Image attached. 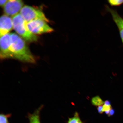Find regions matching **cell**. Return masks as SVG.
<instances>
[{
  "instance_id": "e0dca14e",
  "label": "cell",
  "mask_w": 123,
  "mask_h": 123,
  "mask_svg": "<svg viewBox=\"0 0 123 123\" xmlns=\"http://www.w3.org/2000/svg\"><path fill=\"white\" fill-rule=\"evenodd\" d=\"M115 110L114 109H111V110H110V113H109V114L108 115V117H110L111 116H113L115 113Z\"/></svg>"
},
{
  "instance_id": "9a60e30c",
  "label": "cell",
  "mask_w": 123,
  "mask_h": 123,
  "mask_svg": "<svg viewBox=\"0 0 123 123\" xmlns=\"http://www.w3.org/2000/svg\"><path fill=\"white\" fill-rule=\"evenodd\" d=\"M8 1V0H0V5L1 6L4 7Z\"/></svg>"
},
{
  "instance_id": "ba28073f",
  "label": "cell",
  "mask_w": 123,
  "mask_h": 123,
  "mask_svg": "<svg viewBox=\"0 0 123 123\" xmlns=\"http://www.w3.org/2000/svg\"><path fill=\"white\" fill-rule=\"evenodd\" d=\"M106 10L109 12L112 15L114 21L117 26L119 31L121 39L123 43V19L118 14L116 11L113 9L110 8L108 6H105Z\"/></svg>"
},
{
  "instance_id": "30bf717a",
  "label": "cell",
  "mask_w": 123,
  "mask_h": 123,
  "mask_svg": "<svg viewBox=\"0 0 123 123\" xmlns=\"http://www.w3.org/2000/svg\"><path fill=\"white\" fill-rule=\"evenodd\" d=\"M92 104L93 105L99 106L102 105L104 102L99 96L93 97L91 99Z\"/></svg>"
},
{
  "instance_id": "8fae6325",
  "label": "cell",
  "mask_w": 123,
  "mask_h": 123,
  "mask_svg": "<svg viewBox=\"0 0 123 123\" xmlns=\"http://www.w3.org/2000/svg\"><path fill=\"white\" fill-rule=\"evenodd\" d=\"M67 123H83L77 112L75 113L73 117L69 118Z\"/></svg>"
},
{
  "instance_id": "5bb4252c",
  "label": "cell",
  "mask_w": 123,
  "mask_h": 123,
  "mask_svg": "<svg viewBox=\"0 0 123 123\" xmlns=\"http://www.w3.org/2000/svg\"><path fill=\"white\" fill-rule=\"evenodd\" d=\"M112 107L111 105L110 106H107L104 104L103 106V112H105L108 111H110L112 109Z\"/></svg>"
},
{
  "instance_id": "7a4b0ae2",
  "label": "cell",
  "mask_w": 123,
  "mask_h": 123,
  "mask_svg": "<svg viewBox=\"0 0 123 123\" xmlns=\"http://www.w3.org/2000/svg\"><path fill=\"white\" fill-rule=\"evenodd\" d=\"M12 20L13 29L26 41L32 42L37 41L38 37L29 30L27 26V22L20 13L13 17Z\"/></svg>"
},
{
  "instance_id": "52a82bcc",
  "label": "cell",
  "mask_w": 123,
  "mask_h": 123,
  "mask_svg": "<svg viewBox=\"0 0 123 123\" xmlns=\"http://www.w3.org/2000/svg\"><path fill=\"white\" fill-rule=\"evenodd\" d=\"M13 28L12 19L6 15H2L0 18V36L8 33Z\"/></svg>"
},
{
  "instance_id": "9c48e42d",
  "label": "cell",
  "mask_w": 123,
  "mask_h": 123,
  "mask_svg": "<svg viewBox=\"0 0 123 123\" xmlns=\"http://www.w3.org/2000/svg\"><path fill=\"white\" fill-rule=\"evenodd\" d=\"M43 107V105H41L33 113L29 114L27 118L29 120V123H41L40 113Z\"/></svg>"
},
{
  "instance_id": "3957f363",
  "label": "cell",
  "mask_w": 123,
  "mask_h": 123,
  "mask_svg": "<svg viewBox=\"0 0 123 123\" xmlns=\"http://www.w3.org/2000/svg\"><path fill=\"white\" fill-rule=\"evenodd\" d=\"M20 14L27 23L37 19L42 20L47 22L49 21L42 12L30 6L23 7Z\"/></svg>"
},
{
  "instance_id": "4fadbf2b",
  "label": "cell",
  "mask_w": 123,
  "mask_h": 123,
  "mask_svg": "<svg viewBox=\"0 0 123 123\" xmlns=\"http://www.w3.org/2000/svg\"><path fill=\"white\" fill-rule=\"evenodd\" d=\"M108 2L112 6H118L123 3V0H109Z\"/></svg>"
},
{
  "instance_id": "7c38bea8",
  "label": "cell",
  "mask_w": 123,
  "mask_h": 123,
  "mask_svg": "<svg viewBox=\"0 0 123 123\" xmlns=\"http://www.w3.org/2000/svg\"><path fill=\"white\" fill-rule=\"evenodd\" d=\"M11 114H1L0 115V123H10L8 119L11 117Z\"/></svg>"
},
{
  "instance_id": "6da1fadb",
  "label": "cell",
  "mask_w": 123,
  "mask_h": 123,
  "mask_svg": "<svg viewBox=\"0 0 123 123\" xmlns=\"http://www.w3.org/2000/svg\"><path fill=\"white\" fill-rule=\"evenodd\" d=\"M10 38L14 59L23 62L35 63V58L24 40L15 33H10Z\"/></svg>"
},
{
  "instance_id": "277c9868",
  "label": "cell",
  "mask_w": 123,
  "mask_h": 123,
  "mask_svg": "<svg viewBox=\"0 0 123 123\" xmlns=\"http://www.w3.org/2000/svg\"><path fill=\"white\" fill-rule=\"evenodd\" d=\"M27 26L31 32L35 35L51 33L54 31L46 21L41 19H35L28 22Z\"/></svg>"
},
{
  "instance_id": "8992f818",
  "label": "cell",
  "mask_w": 123,
  "mask_h": 123,
  "mask_svg": "<svg viewBox=\"0 0 123 123\" xmlns=\"http://www.w3.org/2000/svg\"><path fill=\"white\" fill-rule=\"evenodd\" d=\"M24 3L21 0H10L4 7V12L8 16H15L22 8Z\"/></svg>"
},
{
  "instance_id": "ac0fdd59",
  "label": "cell",
  "mask_w": 123,
  "mask_h": 123,
  "mask_svg": "<svg viewBox=\"0 0 123 123\" xmlns=\"http://www.w3.org/2000/svg\"><path fill=\"white\" fill-rule=\"evenodd\" d=\"M105 105L107 106H110L111 105V102L109 100H106L104 102Z\"/></svg>"
},
{
  "instance_id": "5b68a950",
  "label": "cell",
  "mask_w": 123,
  "mask_h": 123,
  "mask_svg": "<svg viewBox=\"0 0 123 123\" xmlns=\"http://www.w3.org/2000/svg\"><path fill=\"white\" fill-rule=\"evenodd\" d=\"M0 57L1 59L13 58L11 42L10 33L0 37Z\"/></svg>"
},
{
  "instance_id": "2e32d148",
  "label": "cell",
  "mask_w": 123,
  "mask_h": 123,
  "mask_svg": "<svg viewBox=\"0 0 123 123\" xmlns=\"http://www.w3.org/2000/svg\"><path fill=\"white\" fill-rule=\"evenodd\" d=\"M103 106L102 105L98 106L97 107V110L98 113L100 114H102L103 113Z\"/></svg>"
}]
</instances>
